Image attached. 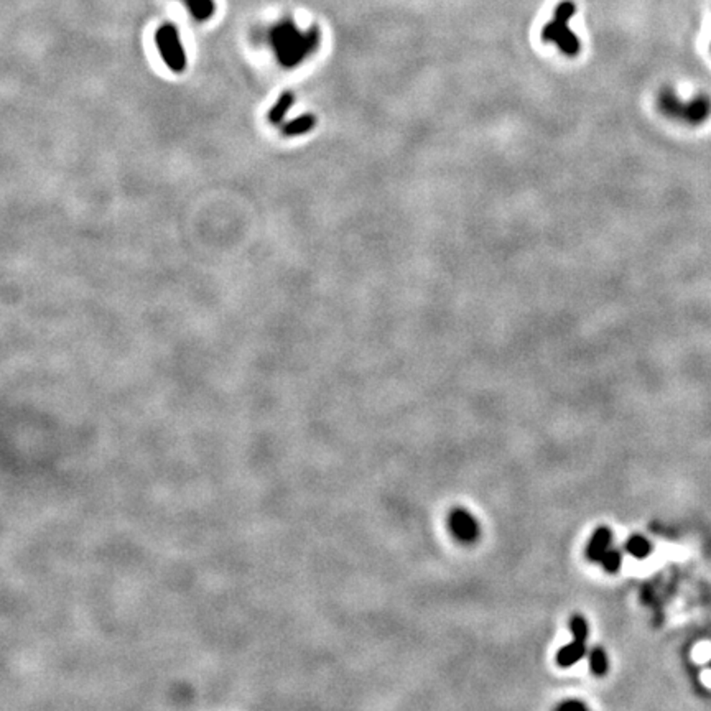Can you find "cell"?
<instances>
[{"label": "cell", "mask_w": 711, "mask_h": 711, "mask_svg": "<svg viewBox=\"0 0 711 711\" xmlns=\"http://www.w3.org/2000/svg\"><path fill=\"white\" fill-rule=\"evenodd\" d=\"M576 13V5L573 0H561L553 10L550 22L542 28V40L545 43L555 44L563 56L575 58L581 51L580 38L570 28L571 18Z\"/></svg>", "instance_id": "6da1fadb"}, {"label": "cell", "mask_w": 711, "mask_h": 711, "mask_svg": "<svg viewBox=\"0 0 711 711\" xmlns=\"http://www.w3.org/2000/svg\"><path fill=\"white\" fill-rule=\"evenodd\" d=\"M659 109L665 114L667 117L681 121L685 123H698L705 121L708 116L710 106L705 97H695L691 101H680L676 97L675 91L672 89H664L659 94Z\"/></svg>", "instance_id": "7a4b0ae2"}, {"label": "cell", "mask_w": 711, "mask_h": 711, "mask_svg": "<svg viewBox=\"0 0 711 711\" xmlns=\"http://www.w3.org/2000/svg\"><path fill=\"white\" fill-rule=\"evenodd\" d=\"M570 627L573 632V640L570 644L563 645L557 652V664L568 669L576 662H580L586 654V639H588V622L581 614H575L570 619Z\"/></svg>", "instance_id": "3957f363"}, {"label": "cell", "mask_w": 711, "mask_h": 711, "mask_svg": "<svg viewBox=\"0 0 711 711\" xmlns=\"http://www.w3.org/2000/svg\"><path fill=\"white\" fill-rule=\"evenodd\" d=\"M157 47L160 49L163 61L175 73H181L186 68V54L183 51L180 35L173 25H165L157 32Z\"/></svg>", "instance_id": "277c9868"}, {"label": "cell", "mask_w": 711, "mask_h": 711, "mask_svg": "<svg viewBox=\"0 0 711 711\" xmlns=\"http://www.w3.org/2000/svg\"><path fill=\"white\" fill-rule=\"evenodd\" d=\"M448 527L449 532L453 533V537L461 543L476 542L479 533H481L476 518H474L466 509L461 507L453 509L451 514H449Z\"/></svg>", "instance_id": "5b68a950"}, {"label": "cell", "mask_w": 711, "mask_h": 711, "mask_svg": "<svg viewBox=\"0 0 711 711\" xmlns=\"http://www.w3.org/2000/svg\"><path fill=\"white\" fill-rule=\"evenodd\" d=\"M612 540V532L609 527L601 525L597 527L595 533L590 538V543L586 547V558L590 561H601L604 553L609 550Z\"/></svg>", "instance_id": "8992f818"}, {"label": "cell", "mask_w": 711, "mask_h": 711, "mask_svg": "<svg viewBox=\"0 0 711 711\" xmlns=\"http://www.w3.org/2000/svg\"><path fill=\"white\" fill-rule=\"evenodd\" d=\"M316 117L311 116V114H305V116L296 117L295 121H291L290 123H286L284 127V135L285 137H295V135H303V133L310 132L311 128L316 126Z\"/></svg>", "instance_id": "52a82bcc"}, {"label": "cell", "mask_w": 711, "mask_h": 711, "mask_svg": "<svg viewBox=\"0 0 711 711\" xmlns=\"http://www.w3.org/2000/svg\"><path fill=\"white\" fill-rule=\"evenodd\" d=\"M293 101H295V96H293V92H285L284 96H281L279 101H276V104L274 107H272V111L269 112V121L270 123H280L281 121H284V117L286 116V112L290 111L291 106H293Z\"/></svg>", "instance_id": "ba28073f"}, {"label": "cell", "mask_w": 711, "mask_h": 711, "mask_svg": "<svg viewBox=\"0 0 711 711\" xmlns=\"http://www.w3.org/2000/svg\"><path fill=\"white\" fill-rule=\"evenodd\" d=\"M607 669H609V664H607V655L606 652L601 649V647H595L590 652V670L592 675L602 676L607 674Z\"/></svg>", "instance_id": "9c48e42d"}, {"label": "cell", "mask_w": 711, "mask_h": 711, "mask_svg": "<svg viewBox=\"0 0 711 711\" xmlns=\"http://www.w3.org/2000/svg\"><path fill=\"white\" fill-rule=\"evenodd\" d=\"M626 550H627V553H629V555L642 560V558L650 555V543L647 542L644 537L632 535V537H629V540L626 542Z\"/></svg>", "instance_id": "30bf717a"}, {"label": "cell", "mask_w": 711, "mask_h": 711, "mask_svg": "<svg viewBox=\"0 0 711 711\" xmlns=\"http://www.w3.org/2000/svg\"><path fill=\"white\" fill-rule=\"evenodd\" d=\"M621 563H622V555L619 550H614V548H609L604 553V557L601 558V565L607 573H617L621 570Z\"/></svg>", "instance_id": "8fae6325"}, {"label": "cell", "mask_w": 711, "mask_h": 711, "mask_svg": "<svg viewBox=\"0 0 711 711\" xmlns=\"http://www.w3.org/2000/svg\"><path fill=\"white\" fill-rule=\"evenodd\" d=\"M560 710H586V706L580 703V701H566V703H563L558 706Z\"/></svg>", "instance_id": "7c38bea8"}]
</instances>
